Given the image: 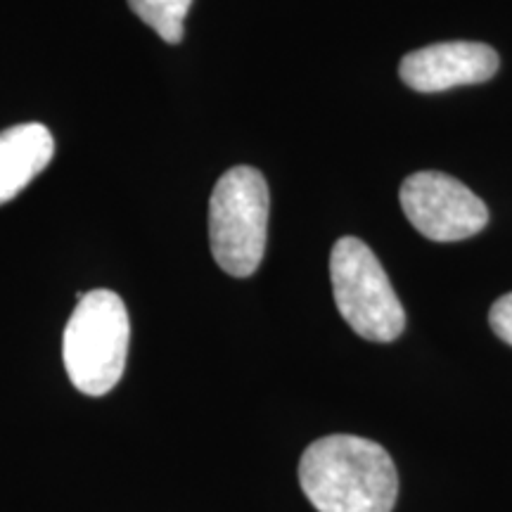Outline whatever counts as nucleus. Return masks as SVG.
I'll return each mask as SVG.
<instances>
[{
	"instance_id": "nucleus-8",
	"label": "nucleus",
	"mask_w": 512,
	"mask_h": 512,
	"mask_svg": "<svg viewBox=\"0 0 512 512\" xmlns=\"http://www.w3.org/2000/svg\"><path fill=\"white\" fill-rule=\"evenodd\" d=\"M131 10L171 46L183 41L192 0H128Z\"/></svg>"
},
{
	"instance_id": "nucleus-5",
	"label": "nucleus",
	"mask_w": 512,
	"mask_h": 512,
	"mask_svg": "<svg viewBox=\"0 0 512 512\" xmlns=\"http://www.w3.org/2000/svg\"><path fill=\"white\" fill-rule=\"evenodd\" d=\"M401 209L434 242L472 238L489 223V209L467 185L441 171H418L401 185Z\"/></svg>"
},
{
	"instance_id": "nucleus-4",
	"label": "nucleus",
	"mask_w": 512,
	"mask_h": 512,
	"mask_svg": "<svg viewBox=\"0 0 512 512\" xmlns=\"http://www.w3.org/2000/svg\"><path fill=\"white\" fill-rule=\"evenodd\" d=\"M337 311L349 328L370 342H394L406 328V311L366 242L339 238L330 254Z\"/></svg>"
},
{
	"instance_id": "nucleus-7",
	"label": "nucleus",
	"mask_w": 512,
	"mask_h": 512,
	"mask_svg": "<svg viewBox=\"0 0 512 512\" xmlns=\"http://www.w3.org/2000/svg\"><path fill=\"white\" fill-rule=\"evenodd\" d=\"M53 155L55 138L48 126L31 121L0 131V204L27 188Z\"/></svg>"
},
{
	"instance_id": "nucleus-1",
	"label": "nucleus",
	"mask_w": 512,
	"mask_h": 512,
	"mask_svg": "<svg viewBox=\"0 0 512 512\" xmlns=\"http://www.w3.org/2000/svg\"><path fill=\"white\" fill-rule=\"evenodd\" d=\"M299 484L318 512H392L399 496L389 453L354 434L313 441L299 460Z\"/></svg>"
},
{
	"instance_id": "nucleus-3",
	"label": "nucleus",
	"mask_w": 512,
	"mask_h": 512,
	"mask_svg": "<svg viewBox=\"0 0 512 512\" xmlns=\"http://www.w3.org/2000/svg\"><path fill=\"white\" fill-rule=\"evenodd\" d=\"M268 207V183L252 166H233L211 192V252L216 264L233 278H249L264 259Z\"/></svg>"
},
{
	"instance_id": "nucleus-6",
	"label": "nucleus",
	"mask_w": 512,
	"mask_h": 512,
	"mask_svg": "<svg viewBox=\"0 0 512 512\" xmlns=\"http://www.w3.org/2000/svg\"><path fill=\"white\" fill-rule=\"evenodd\" d=\"M496 50L486 43L448 41L413 50L399 64V76L418 93H441L494 79L498 72Z\"/></svg>"
},
{
	"instance_id": "nucleus-9",
	"label": "nucleus",
	"mask_w": 512,
	"mask_h": 512,
	"mask_svg": "<svg viewBox=\"0 0 512 512\" xmlns=\"http://www.w3.org/2000/svg\"><path fill=\"white\" fill-rule=\"evenodd\" d=\"M489 325L505 344L512 347V292L503 294L489 311Z\"/></svg>"
},
{
	"instance_id": "nucleus-2",
	"label": "nucleus",
	"mask_w": 512,
	"mask_h": 512,
	"mask_svg": "<svg viewBox=\"0 0 512 512\" xmlns=\"http://www.w3.org/2000/svg\"><path fill=\"white\" fill-rule=\"evenodd\" d=\"M131 320L126 304L112 290L79 294V304L62 337V361L81 394L105 396L124 375Z\"/></svg>"
}]
</instances>
